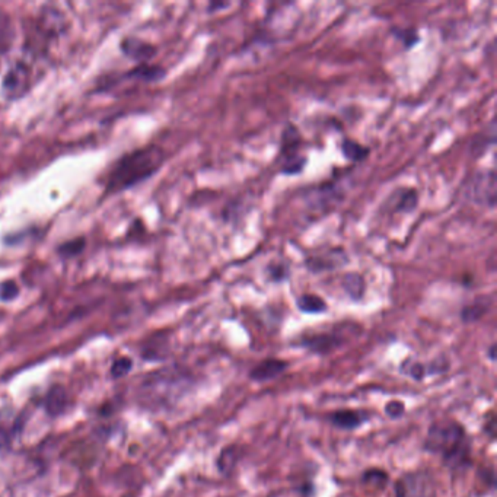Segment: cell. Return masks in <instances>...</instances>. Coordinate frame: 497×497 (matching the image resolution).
I'll return each instance as SVG.
<instances>
[{
    "label": "cell",
    "instance_id": "cell-8",
    "mask_svg": "<svg viewBox=\"0 0 497 497\" xmlns=\"http://www.w3.org/2000/svg\"><path fill=\"white\" fill-rule=\"evenodd\" d=\"M372 419V413L368 410L360 408H340L328 413L326 420L328 423L339 430H356L362 427L365 423Z\"/></svg>",
    "mask_w": 497,
    "mask_h": 497
},
{
    "label": "cell",
    "instance_id": "cell-31",
    "mask_svg": "<svg viewBox=\"0 0 497 497\" xmlns=\"http://www.w3.org/2000/svg\"><path fill=\"white\" fill-rule=\"evenodd\" d=\"M481 430L483 433L486 434V436L494 442L496 441V430H497V417L494 414L493 410H490V412L484 416V421H483V426H481Z\"/></svg>",
    "mask_w": 497,
    "mask_h": 497
},
{
    "label": "cell",
    "instance_id": "cell-22",
    "mask_svg": "<svg viewBox=\"0 0 497 497\" xmlns=\"http://www.w3.org/2000/svg\"><path fill=\"white\" fill-rule=\"evenodd\" d=\"M362 483L366 484V486L375 487L378 490H383L388 486L390 476L387 471L382 468H375V467L368 468L363 471V474H362Z\"/></svg>",
    "mask_w": 497,
    "mask_h": 497
},
{
    "label": "cell",
    "instance_id": "cell-10",
    "mask_svg": "<svg viewBox=\"0 0 497 497\" xmlns=\"http://www.w3.org/2000/svg\"><path fill=\"white\" fill-rule=\"evenodd\" d=\"M289 363L282 359H264L258 362L255 366H253L248 372V379L253 382H270L280 378L286 370H288Z\"/></svg>",
    "mask_w": 497,
    "mask_h": 497
},
{
    "label": "cell",
    "instance_id": "cell-33",
    "mask_svg": "<svg viewBox=\"0 0 497 497\" xmlns=\"http://www.w3.org/2000/svg\"><path fill=\"white\" fill-rule=\"evenodd\" d=\"M394 497H410L408 491H407V487H405V483L404 480L400 477L399 480L395 481L394 484Z\"/></svg>",
    "mask_w": 497,
    "mask_h": 497
},
{
    "label": "cell",
    "instance_id": "cell-9",
    "mask_svg": "<svg viewBox=\"0 0 497 497\" xmlns=\"http://www.w3.org/2000/svg\"><path fill=\"white\" fill-rule=\"evenodd\" d=\"M346 263H349V258H347V254L344 253L343 248H334V250H328L324 254L313 255L305 260L308 271L314 273V275L343 267Z\"/></svg>",
    "mask_w": 497,
    "mask_h": 497
},
{
    "label": "cell",
    "instance_id": "cell-29",
    "mask_svg": "<svg viewBox=\"0 0 497 497\" xmlns=\"http://www.w3.org/2000/svg\"><path fill=\"white\" fill-rule=\"evenodd\" d=\"M385 414L391 420H400L405 414V404L400 400H391L385 404Z\"/></svg>",
    "mask_w": 497,
    "mask_h": 497
},
{
    "label": "cell",
    "instance_id": "cell-35",
    "mask_svg": "<svg viewBox=\"0 0 497 497\" xmlns=\"http://www.w3.org/2000/svg\"><path fill=\"white\" fill-rule=\"evenodd\" d=\"M229 6H231V5H229V3H226V2H223V3L213 2V3H210V5H209V12H210V14H213V12H216V10L225 9V8H229Z\"/></svg>",
    "mask_w": 497,
    "mask_h": 497
},
{
    "label": "cell",
    "instance_id": "cell-34",
    "mask_svg": "<svg viewBox=\"0 0 497 497\" xmlns=\"http://www.w3.org/2000/svg\"><path fill=\"white\" fill-rule=\"evenodd\" d=\"M486 356H487V359L490 360V362H496V357H497V344H496V343H491V344L487 347Z\"/></svg>",
    "mask_w": 497,
    "mask_h": 497
},
{
    "label": "cell",
    "instance_id": "cell-14",
    "mask_svg": "<svg viewBox=\"0 0 497 497\" xmlns=\"http://www.w3.org/2000/svg\"><path fill=\"white\" fill-rule=\"evenodd\" d=\"M419 191L416 189H399L391 195V209L395 213H413L419 206Z\"/></svg>",
    "mask_w": 497,
    "mask_h": 497
},
{
    "label": "cell",
    "instance_id": "cell-7",
    "mask_svg": "<svg viewBox=\"0 0 497 497\" xmlns=\"http://www.w3.org/2000/svg\"><path fill=\"white\" fill-rule=\"evenodd\" d=\"M32 83V70L30 63H27L25 60H18L15 61L14 66L5 73L2 82V92L10 101H17V99L30 92Z\"/></svg>",
    "mask_w": 497,
    "mask_h": 497
},
{
    "label": "cell",
    "instance_id": "cell-11",
    "mask_svg": "<svg viewBox=\"0 0 497 497\" xmlns=\"http://www.w3.org/2000/svg\"><path fill=\"white\" fill-rule=\"evenodd\" d=\"M244 456V450L237 443L223 446L216 458V467L223 477H229Z\"/></svg>",
    "mask_w": 497,
    "mask_h": 497
},
{
    "label": "cell",
    "instance_id": "cell-1",
    "mask_svg": "<svg viewBox=\"0 0 497 497\" xmlns=\"http://www.w3.org/2000/svg\"><path fill=\"white\" fill-rule=\"evenodd\" d=\"M423 451L438 455L452 474L473 467V441L464 425L456 420L434 421L427 429Z\"/></svg>",
    "mask_w": 497,
    "mask_h": 497
},
{
    "label": "cell",
    "instance_id": "cell-25",
    "mask_svg": "<svg viewBox=\"0 0 497 497\" xmlns=\"http://www.w3.org/2000/svg\"><path fill=\"white\" fill-rule=\"evenodd\" d=\"M267 276L271 282L282 283L290 277V268L284 263H273L267 267Z\"/></svg>",
    "mask_w": 497,
    "mask_h": 497
},
{
    "label": "cell",
    "instance_id": "cell-28",
    "mask_svg": "<svg viewBox=\"0 0 497 497\" xmlns=\"http://www.w3.org/2000/svg\"><path fill=\"white\" fill-rule=\"evenodd\" d=\"M131 366H133V362L131 359L129 357H118L116 362L113 363V366H111V377L116 378V379H120L123 377H126L129 372L131 370Z\"/></svg>",
    "mask_w": 497,
    "mask_h": 497
},
{
    "label": "cell",
    "instance_id": "cell-3",
    "mask_svg": "<svg viewBox=\"0 0 497 497\" xmlns=\"http://www.w3.org/2000/svg\"><path fill=\"white\" fill-rule=\"evenodd\" d=\"M193 379L178 369H167L152 374L143 382V399L152 407H165L178 401L190 388Z\"/></svg>",
    "mask_w": 497,
    "mask_h": 497
},
{
    "label": "cell",
    "instance_id": "cell-32",
    "mask_svg": "<svg viewBox=\"0 0 497 497\" xmlns=\"http://www.w3.org/2000/svg\"><path fill=\"white\" fill-rule=\"evenodd\" d=\"M478 477L483 481L484 486H487L490 489L496 487V473H494V468L491 465L478 468Z\"/></svg>",
    "mask_w": 497,
    "mask_h": 497
},
{
    "label": "cell",
    "instance_id": "cell-27",
    "mask_svg": "<svg viewBox=\"0 0 497 497\" xmlns=\"http://www.w3.org/2000/svg\"><path fill=\"white\" fill-rule=\"evenodd\" d=\"M451 369V362L446 357L441 356L436 357L432 362L426 363V370H427V377H436V375H443Z\"/></svg>",
    "mask_w": 497,
    "mask_h": 497
},
{
    "label": "cell",
    "instance_id": "cell-5",
    "mask_svg": "<svg viewBox=\"0 0 497 497\" xmlns=\"http://www.w3.org/2000/svg\"><path fill=\"white\" fill-rule=\"evenodd\" d=\"M467 200L493 209L497 202V177L493 169H478L464 185Z\"/></svg>",
    "mask_w": 497,
    "mask_h": 497
},
{
    "label": "cell",
    "instance_id": "cell-6",
    "mask_svg": "<svg viewBox=\"0 0 497 497\" xmlns=\"http://www.w3.org/2000/svg\"><path fill=\"white\" fill-rule=\"evenodd\" d=\"M341 328L343 330H340L339 326L335 327V330L328 332L304 335V337L297 340V346L310 355L328 356L341 349V347L347 343V340H349V337H347V328H349V324H344Z\"/></svg>",
    "mask_w": 497,
    "mask_h": 497
},
{
    "label": "cell",
    "instance_id": "cell-15",
    "mask_svg": "<svg viewBox=\"0 0 497 497\" xmlns=\"http://www.w3.org/2000/svg\"><path fill=\"white\" fill-rule=\"evenodd\" d=\"M496 143V120L491 118L489 127L486 130L480 131L476 134L469 142V155L474 158H481L487 154L489 147H491Z\"/></svg>",
    "mask_w": 497,
    "mask_h": 497
},
{
    "label": "cell",
    "instance_id": "cell-30",
    "mask_svg": "<svg viewBox=\"0 0 497 497\" xmlns=\"http://www.w3.org/2000/svg\"><path fill=\"white\" fill-rule=\"evenodd\" d=\"M18 295H19V288L14 280H6L0 284V301L3 302L14 301L15 297H18Z\"/></svg>",
    "mask_w": 497,
    "mask_h": 497
},
{
    "label": "cell",
    "instance_id": "cell-21",
    "mask_svg": "<svg viewBox=\"0 0 497 497\" xmlns=\"http://www.w3.org/2000/svg\"><path fill=\"white\" fill-rule=\"evenodd\" d=\"M391 35L394 36V39L401 43L404 50H407V52H410V50L414 48L419 43H420V34L416 28L413 27H392L391 28Z\"/></svg>",
    "mask_w": 497,
    "mask_h": 497
},
{
    "label": "cell",
    "instance_id": "cell-17",
    "mask_svg": "<svg viewBox=\"0 0 497 497\" xmlns=\"http://www.w3.org/2000/svg\"><path fill=\"white\" fill-rule=\"evenodd\" d=\"M296 306L302 314L318 315L327 313L328 305L321 296L315 293H304L296 299Z\"/></svg>",
    "mask_w": 497,
    "mask_h": 497
},
{
    "label": "cell",
    "instance_id": "cell-20",
    "mask_svg": "<svg viewBox=\"0 0 497 497\" xmlns=\"http://www.w3.org/2000/svg\"><path fill=\"white\" fill-rule=\"evenodd\" d=\"M341 154L346 159H349L350 162L359 164L368 159L370 151H369V147H366L365 145L359 143L353 139H344L341 142Z\"/></svg>",
    "mask_w": 497,
    "mask_h": 497
},
{
    "label": "cell",
    "instance_id": "cell-4",
    "mask_svg": "<svg viewBox=\"0 0 497 497\" xmlns=\"http://www.w3.org/2000/svg\"><path fill=\"white\" fill-rule=\"evenodd\" d=\"M302 134L295 124H286L280 142V172L284 176L293 177L305 169L308 158L302 154Z\"/></svg>",
    "mask_w": 497,
    "mask_h": 497
},
{
    "label": "cell",
    "instance_id": "cell-2",
    "mask_svg": "<svg viewBox=\"0 0 497 497\" xmlns=\"http://www.w3.org/2000/svg\"><path fill=\"white\" fill-rule=\"evenodd\" d=\"M164 162L165 154L158 146H147L127 154L109 172L105 190L108 194H114L131 189L155 176Z\"/></svg>",
    "mask_w": 497,
    "mask_h": 497
},
{
    "label": "cell",
    "instance_id": "cell-26",
    "mask_svg": "<svg viewBox=\"0 0 497 497\" xmlns=\"http://www.w3.org/2000/svg\"><path fill=\"white\" fill-rule=\"evenodd\" d=\"M83 248H85V240L76 238V240H72V241L61 244L59 246V254L63 258H70V257L81 254Z\"/></svg>",
    "mask_w": 497,
    "mask_h": 497
},
{
    "label": "cell",
    "instance_id": "cell-23",
    "mask_svg": "<svg viewBox=\"0 0 497 497\" xmlns=\"http://www.w3.org/2000/svg\"><path fill=\"white\" fill-rule=\"evenodd\" d=\"M400 372L403 375L412 378L416 382H421L426 377H427V370H426V363L421 362H416V360L407 359L405 362L401 363L400 366Z\"/></svg>",
    "mask_w": 497,
    "mask_h": 497
},
{
    "label": "cell",
    "instance_id": "cell-24",
    "mask_svg": "<svg viewBox=\"0 0 497 497\" xmlns=\"http://www.w3.org/2000/svg\"><path fill=\"white\" fill-rule=\"evenodd\" d=\"M12 39H14V31H12L10 19L3 12H0V54H3L9 48Z\"/></svg>",
    "mask_w": 497,
    "mask_h": 497
},
{
    "label": "cell",
    "instance_id": "cell-12",
    "mask_svg": "<svg viewBox=\"0 0 497 497\" xmlns=\"http://www.w3.org/2000/svg\"><path fill=\"white\" fill-rule=\"evenodd\" d=\"M121 52L127 57L140 61L142 65L147 63L156 54V48L140 39H136V36H127L121 43Z\"/></svg>",
    "mask_w": 497,
    "mask_h": 497
},
{
    "label": "cell",
    "instance_id": "cell-13",
    "mask_svg": "<svg viewBox=\"0 0 497 497\" xmlns=\"http://www.w3.org/2000/svg\"><path fill=\"white\" fill-rule=\"evenodd\" d=\"M69 405V395L65 387L61 385H54L48 390L45 400H44V408L45 413L52 417H57L66 412Z\"/></svg>",
    "mask_w": 497,
    "mask_h": 497
},
{
    "label": "cell",
    "instance_id": "cell-18",
    "mask_svg": "<svg viewBox=\"0 0 497 497\" xmlns=\"http://www.w3.org/2000/svg\"><path fill=\"white\" fill-rule=\"evenodd\" d=\"M165 69L156 66V65H151V63H142L139 66H136L134 69H131L127 73V78L140 81V82H159L165 78Z\"/></svg>",
    "mask_w": 497,
    "mask_h": 497
},
{
    "label": "cell",
    "instance_id": "cell-16",
    "mask_svg": "<svg viewBox=\"0 0 497 497\" xmlns=\"http://www.w3.org/2000/svg\"><path fill=\"white\" fill-rule=\"evenodd\" d=\"M491 306V301L489 296H480L476 301L467 304L465 306L459 310V318L464 322V324H474V322L480 321L484 315L489 313Z\"/></svg>",
    "mask_w": 497,
    "mask_h": 497
},
{
    "label": "cell",
    "instance_id": "cell-19",
    "mask_svg": "<svg viewBox=\"0 0 497 497\" xmlns=\"http://www.w3.org/2000/svg\"><path fill=\"white\" fill-rule=\"evenodd\" d=\"M341 284H343L344 292L352 301L357 302V301L363 299L365 292H366V282H365L363 276L357 275V273H347V275L341 280Z\"/></svg>",
    "mask_w": 497,
    "mask_h": 497
}]
</instances>
